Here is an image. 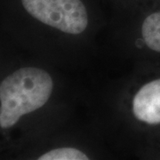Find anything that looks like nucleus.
<instances>
[{
  "instance_id": "nucleus-1",
  "label": "nucleus",
  "mask_w": 160,
  "mask_h": 160,
  "mask_svg": "<svg viewBox=\"0 0 160 160\" xmlns=\"http://www.w3.org/2000/svg\"><path fill=\"white\" fill-rule=\"evenodd\" d=\"M52 88L51 76L38 68H22L6 78L0 84L1 128L14 126L22 116L43 107Z\"/></svg>"
},
{
  "instance_id": "nucleus-2",
  "label": "nucleus",
  "mask_w": 160,
  "mask_h": 160,
  "mask_svg": "<svg viewBox=\"0 0 160 160\" xmlns=\"http://www.w3.org/2000/svg\"><path fill=\"white\" fill-rule=\"evenodd\" d=\"M22 3L32 17L67 34H80L88 25L82 0H22Z\"/></svg>"
},
{
  "instance_id": "nucleus-3",
  "label": "nucleus",
  "mask_w": 160,
  "mask_h": 160,
  "mask_svg": "<svg viewBox=\"0 0 160 160\" xmlns=\"http://www.w3.org/2000/svg\"><path fill=\"white\" fill-rule=\"evenodd\" d=\"M132 111L140 121L150 126L160 125V78L138 91L132 101Z\"/></svg>"
},
{
  "instance_id": "nucleus-4",
  "label": "nucleus",
  "mask_w": 160,
  "mask_h": 160,
  "mask_svg": "<svg viewBox=\"0 0 160 160\" xmlns=\"http://www.w3.org/2000/svg\"><path fill=\"white\" fill-rule=\"evenodd\" d=\"M142 36L150 50L160 53V11L150 13L144 20Z\"/></svg>"
},
{
  "instance_id": "nucleus-5",
  "label": "nucleus",
  "mask_w": 160,
  "mask_h": 160,
  "mask_svg": "<svg viewBox=\"0 0 160 160\" xmlns=\"http://www.w3.org/2000/svg\"><path fill=\"white\" fill-rule=\"evenodd\" d=\"M39 160H88L84 152L73 148L52 149L38 158Z\"/></svg>"
}]
</instances>
